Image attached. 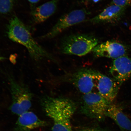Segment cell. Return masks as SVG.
I'll return each instance as SVG.
<instances>
[{
    "label": "cell",
    "mask_w": 131,
    "mask_h": 131,
    "mask_svg": "<svg viewBox=\"0 0 131 131\" xmlns=\"http://www.w3.org/2000/svg\"><path fill=\"white\" fill-rule=\"evenodd\" d=\"M40 103L46 114L53 121L52 131H72L71 119L76 110L74 101L67 98L45 96Z\"/></svg>",
    "instance_id": "obj_1"
},
{
    "label": "cell",
    "mask_w": 131,
    "mask_h": 131,
    "mask_svg": "<svg viewBox=\"0 0 131 131\" xmlns=\"http://www.w3.org/2000/svg\"><path fill=\"white\" fill-rule=\"evenodd\" d=\"M7 34L10 40L25 47L35 61L46 58L53 59L51 55L36 41L29 29L17 16H14L10 20Z\"/></svg>",
    "instance_id": "obj_2"
},
{
    "label": "cell",
    "mask_w": 131,
    "mask_h": 131,
    "mask_svg": "<svg viewBox=\"0 0 131 131\" xmlns=\"http://www.w3.org/2000/svg\"><path fill=\"white\" fill-rule=\"evenodd\" d=\"M7 78L11 98L10 110L13 114L20 116L31 107L32 93L27 85L17 81L12 75L7 74Z\"/></svg>",
    "instance_id": "obj_3"
},
{
    "label": "cell",
    "mask_w": 131,
    "mask_h": 131,
    "mask_svg": "<svg viewBox=\"0 0 131 131\" xmlns=\"http://www.w3.org/2000/svg\"><path fill=\"white\" fill-rule=\"evenodd\" d=\"M98 43V39L92 35L73 34L62 39L60 49L62 53L66 54L82 56L92 51Z\"/></svg>",
    "instance_id": "obj_4"
},
{
    "label": "cell",
    "mask_w": 131,
    "mask_h": 131,
    "mask_svg": "<svg viewBox=\"0 0 131 131\" xmlns=\"http://www.w3.org/2000/svg\"><path fill=\"white\" fill-rule=\"evenodd\" d=\"M81 100L83 112L99 119L106 116L107 110L111 104L96 92L83 94Z\"/></svg>",
    "instance_id": "obj_5"
},
{
    "label": "cell",
    "mask_w": 131,
    "mask_h": 131,
    "mask_svg": "<svg viewBox=\"0 0 131 131\" xmlns=\"http://www.w3.org/2000/svg\"><path fill=\"white\" fill-rule=\"evenodd\" d=\"M89 12L85 9L71 11L60 18L50 31L41 37V39H50L56 36L70 27L84 21Z\"/></svg>",
    "instance_id": "obj_6"
},
{
    "label": "cell",
    "mask_w": 131,
    "mask_h": 131,
    "mask_svg": "<svg viewBox=\"0 0 131 131\" xmlns=\"http://www.w3.org/2000/svg\"><path fill=\"white\" fill-rule=\"evenodd\" d=\"M96 70L84 68L78 70L72 76L71 82L83 94L95 92Z\"/></svg>",
    "instance_id": "obj_7"
},
{
    "label": "cell",
    "mask_w": 131,
    "mask_h": 131,
    "mask_svg": "<svg viewBox=\"0 0 131 131\" xmlns=\"http://www.w3.org/2000/svg\"><path fill=\"white\" fill-rule=\"evenodd\" d=\"M96 77V92L111 104L117 96L120 86L114 80L97 71Z\"/></svg>",
    "instance_id": "obj_8"
},
{
    "label": "cell",
    "mask_w": 131,
    "mask_h": 131,
    "mask_svg": "<svg viewBox=\"0 0 131 131\" xmlns=\"http://www.w3.org/2000/svg\"><path fill=\"white\" fill-rule=\"evenodd\" d=\"M95 57L114 59L126 56L127 52L125 46L114 41L109 40L98 44L92 51Z\"/></svg>",
    "instance_id": "obj_9"
},
{
    "label": "cell",
    "mask_w": 131,
    "mask_h": 131,
    "mask_svg": "<svg viewBox=\"0 0 131 131\" xmlns=\"http://www.w3.org/2000/svg\"><path fill=\"white\" fill-rule=\"evenodd\" d=\"M110 72L119 86L131 76V58L126 56L115 59Z\"/></svg>",
    "instance_id": "obj_10"
},
{
    "label": "cell",
    "mask_w": 131,
    "mask_h": 131,
    "mask_svg": "<svg viewBox=\"0 0 131 131\" xmlns=\"http://www.w3.org/2000/svg\"><path fill=\"white\" fill-rule=\"evenodd\" d=\"M126 8L113 4L105 8L100 14L90 19L89 21L94 24L118 22L124 15Z\"/></svg>",
    "instance_id": "obj_11"
},
{
    "label": "cell",
    "mask_w": 131,
    "mask_h": 131,
    "mask_svg": "<svg viewBox=\"0 0 131 131\" xmlns=\"http://www.w3.org/2000/svg\"><path fill=\"white\" fill-rule=\"evenodd\" d=\"M47 122L39 118L33 112L27 111L20 116L16 124L15 131H31L46 125Z\"/></svg>",
    "instance_id": "obj_12"
},
{
    "label": "cell",
    "mask_w": 131,
    "mask_h": 131,
    "mask_svg": "<svg viewBox=\"0 0 131 131\" xmlns=\"http://www.w3.org/2000/svg\"><path fill=\"white\" fill-rule=\"evenodd\" d=\"M60 0H51L38 6L32 12L33 20L36 24L45 22L55 12Z\"/></svg>",
    "instance_id": "obj_13"
},
{
    "label": "cell",
    "mask_w": 131,
    "mask_h": 131,
    "mask_svg": "<svg viewBox=\"0 0 131 131\" xmlns=\"http://www.w3.org/2000/svg\"><path fill=\"white\" fill-rule=\"evenodd\" d=\"M106 116L114 120L122 128L128 130H131V121L117 105L112 103L110 105Z\"/></svg>",
    "instance_id": "obj_14"
},
{
    "label": "cell",
    "mask_w": 131,
    "mask_h": 131,
    "mask_svg": "<svg viewBox=\"0 0 131 131\" xmlns=\"http://www.w3.org/2000/svg\"><path fill=\"white\" fill-rule=\"evenodd\" d=\"M16 0H0V14H6L12 11Z\"/></svg>",
    "instance_id": "obj_15"
},
{
    "label": "cell",
    "mask_w": 131,
    "mask_h": 131,
    "mask_svg": "<svg viewBox=\"0 0 131 131\" xmlns=\"http://www.w3.org/2000/svg\"><path fill=\"white\" fill-rule=\"evenodd\" d=\"M113 4L126 8L131 6V0H112Z\"/></svg>",
    "instance_id": "obj_16"
},
{
    "label": "cell",
    "mask_w": 131,
    "mask_h": 131,
    "mask_svg": "<svg viewBox=\"0 0 131 131\" xmlns=\"http://www.w3.org/2000/svg\"><path fill=\"white\" fill-rule=\"evenodd\" d=\"M40 1V0H28L29 2L32 4H36Z\"/></svg>",
    "instance_id": "obj_17"
},
{
    "label": "cell",
    "mask_w": 131,
    "mask_h": 131,
    "mask_svg": "<svg viewBox=\"0 0 131 131\" xmlns=\"http://www.w3.org/2000/svg\"><path fill=\"white\" fill-rule=\"evenodd\" d=\"M82 131H99L97 130H96V129H91V128H88L86 129L83 130Z\"/></svg>",
    "instance_id": "obj_18"
},
{
    "label": "cell",
    "mask_w": 131,
    "mask_h": 131,
    "mask_svg": "<svg viewBox=\"0 0 131 131\" xmlns=\"http://www.w3.org/2000/svg\"><path fill=\"white\" fill-rule=\"evenodd\" d=\"M87 1L91 3H97L102 0H87Z\"/></svg>",
    "instance_id": "obj_19"
},
{
    "label": "cell",
    "mask_w": 131,
    "mask_h": 131,
    "mask_svg": "<svg viewBox=\"0 0 131 131\" xmlns=\"http://www.w3.org/2000/svg\"><path fill=\"white\" fill-rule=\"evenodd\" d=\"M4 59V57L2 56H0V61H2Z\"/></svg>",
    "instance_id": "obj_20"
}]
</instances>
